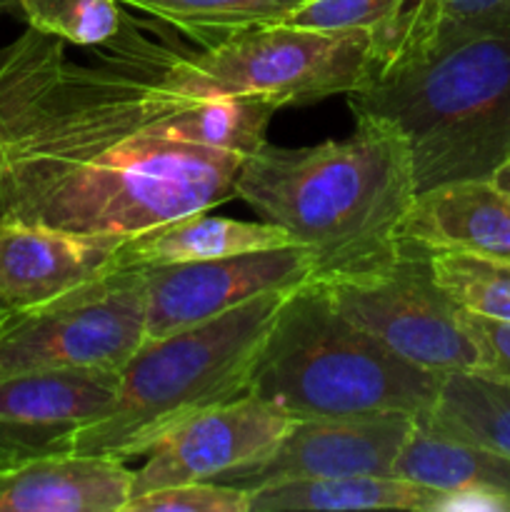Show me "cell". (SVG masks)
<instances>
[{"label":"cell","instance_id":"cell-1","mask_svg":"<svg viewBox=\"0 0 510 512\" xmlns=\"http://www.w3.org/2000/svg\"><path fill=\"white\" fill-rule=\"evenodd\" d=\"M90 50L35 28L0 45V218L135 235L233 200L280 105L225 93L158 20L125 13Z\"/></svg>","mask_w":510,"mask_h":512},{"label":"cell","instance_id":"cell-2","mask_svg":"<svg viewBox=\"0 0 510 512\" xmlns=\"http://www.w3.org/2000/svg\"><path fill=\"white\" fill-rule=\"evenodd\" d=\"M418 195L403 133L355 115L348 138L308 148L260 145L235 180L245 200L313 258L315 283L380 278L403 258V225Z\"/></svg>","mask_w":510,"mask_h":512},{"label":"cell","instance_id":"cell-3","mask_svg":"<svg viewBox=\"0 0 510 512\" xmlns=\"http://www.w3.org/2000/svg\"><path fill=\"white\" fill-rule=\"evenodd\" d=\"M345 98L403 133L418 193L490 178L510 155V18L443 25Z\"/></svg>","mask_w":510,"mask_h":512},{"label":"cell","instance_id":"cell-4","mask_svg":"<svg viewBox=\"0 0 510 512\" xmlns=\"http://www.w3.org/2000/svg\"><path fill=\"white\" fill-rule=\"evenodd\" d=\"M288 295H258L208 323L145 340L120 370L110 413L80 430L70 450L123 463L143 458L188 418L248 393L255 363Z\"/></svg>","mask_w":510,"mask_h":512},{"label":"cell","instance_id":"cell-5","mask_svg":"<svg viewBox=\"0 0 510 512\" xmlns=\"http://www.w3.org/2000/svg\"><path fill=\"white\" fill-rule=\"evenodd\" d=\"M443 375L408 363L333 308L318 283L295 290L263 345L248 393L300 418L433 408Z\"/></svg>","mask_w":510,"mask_h":512},{"label":"cell","instance_id":"cell-6","mask_svg":"<svg viewBox=\"0 0 510 512\" xmlns=\"http://www.w3.org/2000/svg\"><path fill=\"white\" fill-rule=\"evenodd\" d=\"M145 343V268H118L0 323V373L115 370Z\"/></svg>","mask_w":510,"mask_h":512},{"label":"cell","instance_id":"cell-7","mask_svg":"<svg viewBox=\"0 0 510 512\" xmlns=\"http://www.w3.org/2000/svg\"><path fill=\"white\" fill-rule=\"evenodd\" d=\"M195 63L225 93L268 98L280 108L358 93L378 70L368 35L285 23L195 48Z\"/></svg>","mask_w":510,"mask_h":512},{"label":"cell","instance_id":"cell-8","mask_svg":"<svg viewBox=\"0 0 510 512\" xmlns=\"http://www.w3.org/2000/svg\"><path fill=\"white\" fill-rule=\"evenodd\" d=\"M340 315L408 363L430 373L483 370V353L465 315L430 270V253L408 243L380 278L320 285Z\"/></svg>","mask_w":510,"mask_h":512},{"label":"cell","instance_id":"cell-9","mask_svg":"<svg viewBox=\"0 0 510 512\" xmlns=\"http://www.w3.org/2000/svg\"><path fill=\"white\" fill-rule=\"evenodd\" d=\"M293 423L255 393L203 410L150 448L143 468L133 470V498L170 485L238 483L278 450Z\"/></svg>","mask_w":510,"mask_h":512},{"label":"cell","instance_id":"cell-10","mask_svg":"<svg viewBox=\"0 0 510 512\" xmlns=\"http://www.w3.org/2000/svg\"><path fill=\"white\" fill-rule=\"evenodd\" d=\"M310 283L313 258L298 243L145 268V340L208 323L258 295L293 293Z\"/></svg>","mask_w":510,"mask_h":512},{"label":"cell","instance_id":"cell-11","mask_svg":"<svg viewBox=\"0 0 510 512\" xmlns=\"http://www.w3.org/2000/svg\"><path fill=\"white\" fill-rule=\"evenodd\" d=\"M115 370L0 373V453L30 458L70 450L75 435L110 413Z\"/></svg>","mask_w":510,"mask_h":512},{"label":"cell","instance_id":"cell-12","mask_svg":"<svg viewBox=\"0 0 510 512\" xmlns=\"http://www.w3.org/2000/svg\"><path fill=\"white\" fill-rule=\"evenodd\" d=\"M415 425L418 418L408 413L300 418L278 450L233 485L250 490L268 480L393 473Z\"/></svg>","mask_w":510,"mask_h":512},{"label":"cell","instance_id":"cell-13","mask_svg":"<svg viewBox=\"0 0 510 512\" xmlns=\"http://www.w3.org/2000/svg\"><path fill=\"white\" fill-rule=\"evenodd\" d=\"M125 238L0 218V300L10 310L33 308L118 270Z\"/></svg>","mask_w":510,"mask_h":512},{"label":"cell","instance_id":"cell-14","mask_svg":"<svg viewBox=\"0 0 510 512\" xmlns=\"http://www.w3.org/2000/svg\"><path fill=\"white\" fill-rule=\"evenodd\" d=\"M133 470L98 453H43L0 465V512H125Z\"/></svg>","mask_w":510,"mask_h":512},{"label":"cell","instance_id":"cell-15","mask_svg":"<svg viewBox=\"0 0 510 512\" xmlns=\"http://www.w3.org/2000/svg\"><path fill=\"white\" fill-rule=\"evenodd\" d=\"M405 243L435 250L510 258V198L490 178L453 180L415 195Z\"/></svg>","mask_w":510,"mask_h":512},{"label":"cell","instance_id":"cell-16","mask_svg":"<svg viewBox=\"0 0 510 512\" xmlns=\"http://www.w3.org/2000/svg\"><path fill=\"white\" fill-rule=\"evenodd\" d=\"M393 473L443 490L448 512H510V458L415 425Z\"/></svg>","mask_w":510,"mask_h":512},{"label":"cell","instance_id":"cell-17","mask_svg":"<svg viewBox=\"0 0 510 512\" xmlns=\"http://www.w3.org/2000/svg\"><path fill=\"white\" fill-rule=\"evenodd\" d=\"M285 245H295V240L268 220L220 218L203 210L128 235L118 250V268L198 263Z\"/></svg>","mask_w":510,"mask_h":512},{"label":"cell","instance_id":"cell-18","mask_svg":"<svg viewBox=\"0 0 510 512\" xmlns=\"http://www.w3.org/2000/svg\"><path fill=\"white\" fill-rule=\"evenodd\" d=\"M303 510H410L448 512L443 490L395 473L345 478H285L250 488V512Z\"/></svg>","mask_w":510,"mask_h":512},{"label":"cell","instance_id":"cell-19","mask_svg":"<svg viewBox=\"0 0 510 512\" xmlns=\"http://www.w3.org/2000/svg\"><path fill=\"white\" fill-rule=\"evenodd\" d=\"M418 423L510 458V378L485 370L443 375L433 408Z\"/></svg>","mask_w":510,"mask_h":512},{"label":"cell","instance_id":"cell-20","mask_svg":"<svg viewBox=\"0 0 510 512\" xmlns=\"http://www.w3.org/2000/svg\"><path fill=\"white\" fill-rule=\"evenodd\" d=\"M120 3L168 25L195 48H210L245 30L283 23L308 0H120Z\"/></svg>","mask_w":510,"mask_h":512},{"label":"cell","instance_id":"cell-21","mask_svg":"<svg viewBox=\"0 0 510 512\" xmlns=\"http://www.w3.org/2000/svg\"><path fill=\"white\" fill-rule=\"evenodd\" d=\"M410 5L413 0H308L283 23L325 33L368 35L380 68L398 48Z\"/></svg>","mask_w":510,"mask_h":512},{"label":"cell","instance_id":"cell-22","mask_svg":"<svg viewBox=\"0 0 510 512\" xmlns=\"http://www.w3.org/2000/svg\"><path fill=\"white\" fill-rule=\"evenodd\" d=\"M430 270L460 310L493 320H510V258L435 250Z\"/></svg>","mask_w":510,"mask_h":512},{"label":"cell","instance_id":"cell-23","mask_svg":"<svg viewBox=\"0 0 510 512\" xmlns=\"http://www.w3.org/2000/svg\"><path fill=\"white\" fill-rule=\"evenodd\" d=\"M15 8L28 28L83 48L113 38L125 15L120 0H15Z\"/></svg>","mask_w":510,"mask_h":512},{"label":"cell","instance_id":"cell-24","mask_svg":"<svg viewBox=\"0 0 510 512\" xmlns=\"http://www.w3.org/2000/svg\"><path fill=\"white\" fill-rule=\"evenodd\" d=\"M500 18H510V0H413L408 15H405L398 48L385 63L398 58L405 50L425 43L443 25L483 23V20Z\"/></svg>","mask_w":510,"mask_h":512},{"label":"cell","instance_id":"cell-25","mask_svg":"<svg viewBox=\"0 0 510 512\" xmlns=\"http://www.w3.org/2000/svg\"><path fill=\"white\" fill-rule=\"evenodd\" d=\"M125 512H250V490L213 480L170 485L135 495Z\"/></svg>","mask_w":510,"mask_h":512},{"label":"cell","instance_id":"cell-26","mask_svg":"<svg viewBox=\"0 0 510 512\" xmlns=\"http://www.w3.org/2000/svg\"><path fill=\"white\" fill-rule=\"evenodd\" d=\"M468 330L473 333L480 353H483V370L510 378V320L483 318L463 310Z\"/></svg>","mask_w":510,"mask_h":512},{"label":"cell","instance_id":"cell-27","mask_svg":"<svg viewBox=\"0 0 510 512\" xmlns=\"http://www.w3.org/2000/svg\"><path fill=\"white\" fill-rule=\"evenodd\" d=\"M490 183H493L500 193H505L510 198V155L498 165V168L493 170V175H490Z\"/></svg>","mask_w":510,"mask_h":512},{"label":"cell","instance_id":"cell-28","mask_svg":"<svg viewBox=\"0 0 510 512\" xmlns=\"http://www.w3.org/2000/svg\"><path fill=\"white\" fill-rule=\"evenodd\" d=\"M0 8H3V10H18V8H15V0H0Z\"/></svg>","mask_w":510,"mask_h":512},{"label":"cell","instance_id":"cell-29","mask_svg":"<svg viewBox=\"0 0 510 512\" xmlns=\"http://www.w3.org/2000/svg\"><path fill=\"white\" fill-rule=\"evenodd\" d=\"M8 313H10V308L3 303V300H0V323H3V318H5V315H8Z\"/></svg>","mask_w":510,"mask_h":512},{"label":"cell","instance_id":"cell-30","mask_svg":"<svg viewBox=\"0 0 510 512\" xmlns=\"http://www.w3.org/2000/svg\"><path fill=\"white\" fill-rule=\"evenodd\" d=\"M10 460H13V458H8V455H3V453H0V465H5V463H10Z\"/></svg>","mask_w":510,"mask_h":512},{"label":"cell","instance_id":"cell-31","mask_svg":"<svg viewBox=\"0 0 510 512\" xmlns=\"http://www.w3.org/2000/svg\"><path fill=\"white\" fill-rule=\"evenodd\" d=\"M0 13H5V10H3V8H0Z\"/></svg>","mask_w":510,"mask_h":512}]
</instances>
